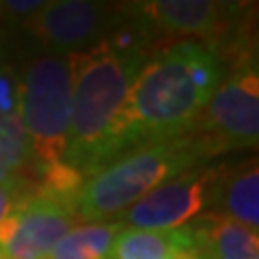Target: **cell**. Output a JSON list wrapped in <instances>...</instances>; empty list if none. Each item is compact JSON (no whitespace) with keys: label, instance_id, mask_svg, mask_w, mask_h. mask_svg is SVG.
<instances>
[{"label":"cell","instance_id":"obj_1","mask_svg":"<svg viewBox=\"0 0 259 259\" xmlns=\"http://www.w3.org/2000/svg\"><path fill=\"white\" fill-rule=\"evenodd\" d=\"M145 46L119 7V24L108 37L67 56L71 121L63 162L84 180L134 147L127 100L134 78L147 59Z\"/></svg>","mask_w":259,"mask_h":259},{"label":"cell","instance_id":"obj_2","mask_svg":"<svg viewBox=\"0 0 259 259\" xmlns=\"http://www.w3.org/2000/svg\"><path fill=\"white\" fill-rule=\"evenodd\" d=\"M223 74L221 54L201 41H173L147 56L127 100L134 147L190 134Z\"/></svg>","mask_w":259,"mask_h":259},{"label":"cell","instance_id":"obj_3","mask_svg":"<svg viewBox=\"0 0 259 259\" xmlns=\"http://www.w3.org/2000/svg\"><path fill=\"white\" fill-rule=\"evenodd\" d=\"M209 158L192 134L143 143L87 177L74 199L80 223H110L160 184Z\"/></svg>","mask_w":259,"mask_h":259},{"label":"cell","instance_id":"obj_4","mask_svg":"<svg viewBox=\"0 0 259 259\" xmlns=\"http://www.w3.org/2000/svg\"><path fill=\"white\" fill-rule=\"evenodd\" d=\"M225 74L192 136L212 160L238 149H255L259 143V65L255 44L248 39L229 52Z\"/></svg>","mask_w":259,"mask_h":259},{"label":"cell","instance_id":"obj_5","mask_svg":"<svg viewBox=\"0 0 259 259\" xmlns=\"http://www.w3.org/2000/svg\"><path fill=\"white\" fill-rule=\"evenodd\" d=\"M20 115L37 168L61 164L71 121V74L67 56L39 54L20 78Z\"/></svg>","mask_w":259,"mask_h":259},{"label":"cell","instance_id":"obj_6","mask_svg":"<svg viewBox=\"0 0 259 259\" xmlns=\"http://www.w3.org/2000/svg\"><path fill=\"white\" fill-rule=\"evenodd\" d=\"M123 18L136 28L145 44L156 37L175 41H201L221 54L240 44V5L214 0H141L119 5Z\"/></svg>","mask_w":259,"mask_h":259},{"label":"cell","instance_id":"obj_7","mask_svg":"<svg viewBox=\"0 0 259 259\" xmlns=\"http://www.w3.org/2000/svg\"><path fill=\"white\" fill-rule=\"evenodd\" d=\"M218 173L221 162L188 168L145 194L119 221L132 229H177L188 225L192 218L214 207Z\"/></svg>","mask_w":259,"mask_h":259},{"label":"cell","instance_id":"obj_8","mask_svg":"<svg viewBox=\"0 0 259 259\" xmlns=\"http://www.w3.org/2000/svg\"><path fill=\"white\" fill-rule=\"evenodd\" d=\"M76 223L74 201L24 194L0 221V253L7 259H46Z\"/></svg>","mask_w":259,"mask_h":259},{"label":"cell","instance_id":"obj_9","mask_svg":"<svg viewBox=\"0 0 259 259\" xmlns=\"http://www.w3.org/2000/svg\"><path fill=\"white\" fill-rule=\"evenodd\" d=\"M119 24V5L91 0H50L44 3L22 30L44 46L48 54L69 56L108 37Z\"/></svg>","mask_w":259,"mask_h":259},{"label":"cell","instance_id":"obj_10","mask_svg":"<svg viewBox=\"0 0 259 259\" xmlns=\"http://www.w3.org/2000/svg\"><path fill=\"white\" fill-rule=\"evenodd\" d=\"M216 214L257 229L259 227V166L257 158L242 162H221L214 188Z\"/></svg>","mask_w":259,"mask_h":259},{"label":"cell","instance_id":"obj_11","mask_svg":"<svg viewBox=\"0 0 259 259\" xmlns=\"http://www.w3.org/2000/svg\"><path fill=\"white\" fill-rule=\"evenodd\" d=\"M199 240V250L209 259H255L259 257L257 229L236 223L223 214H201L190 223Z\"/></svg>","mask_w":259,"mask_h":259},{"label":"cell","instance_id":"obj_12","mask_svg":"<svg viewBox=\"0 0 259 259\" xmlns=\"http://www.w3.org/2000/svg\"><path fill=\"white\" fill-rule=\"evenodd\" d=\"M199 248L192 225L177 229H132L123 227L112 248V259H168L180 250Z\"/></svg>","mask_w":259,"mask_h":259},{"label":"cell","instance_id":"obj_13","mask_svg":"<svg viewBox=\"0 0 259 259\" xmlns=\"http://www.w3.org/2000/svg\"><path fill=\"white\" fill-rule=\"evenodd\" d=\"M123 223H80L56 242L46 259H112Z\"/></svg>","mask_w":259,"mask_h":259},{"label":"cell","instance_id":"obj_14","mask_svg":"<svg viewBox=\"0 0 259 259\" xmlns=\"http://www.w3.org/2000/svg\"><path fill=\"white\" fill-rule=\"evenodd\" d=\"M46 0H0V32L5 26L22 28Z\"/></svg>","mask_w":259,"mask_h":259},{"label":"cell","instance_id":"obj_15","mask_svg":"<svg viewBox=\"0 0 259 259\" xmlns=\"http://www.w3.org/2000/svg\"><path fill=\"white\" fill-rule=\"evenodd\" d=\"M18 199H20V194L15 192L13 188H9V186H5V184H0V221H3L5 214L9 212L11 205Z\"/></svg>","mask_w":259,"mask_h":259},{"label":"cell","instance_id":"obj_16","mask_svg":"<svg viewBox=\"0 0 259 259\" xmlns=\"http://www.w3.org/2000/svg\"><path fill=\"white\" fill-rule=\"evenodd\" d=\"M199 255H201L199 248H190V250H180V253L171 255L168 259H199Z\"/></svg>","mask_w":259,"mask_h":259},{"label":"cell","instance_id":"obj_17","mask_svg":"<svg viewBox=\"0 0 259 259\" xmlns=\"http://www.w3.org/2000/svg\"><path fill=\"white\" fill-rule=\"evenodd\" d=\"M7 67V50H5V32H0V71Z\"/></svg>","mask_w":259,"mask_h":259},{"label":"cell","instance_id":"obj_18","mask_svg":"<svg viewBox=\"0 0 259 259\" xmlns=\"http://www.w3.org/2000/svg\"><path fill=\"white\" fill-rule=\"evenodd\" d=\"M199 259H209V257H205L203 253H201V255H199Z\"/></svg>","mask_w":259,"mask_h":259},{"label":"cell","instance_id":"obj_19","mask_svg":"<svg viewBox=\"0 0 259 259\" xmlns=\"http://www.w3.org/2000/svg\"><path fill=\"white\" fill-rule=\"evenodd\" d=\"M255 259H259V257H255Z\"/></svg>","mask_w":259,"mask_h":259}]
</instances>
